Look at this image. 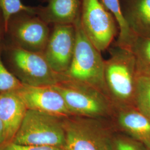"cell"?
I'll list each match as a JSON object with an SVG mask.
<instances>
[{"label": "cell", "instance_id": "277c9868", "mask_svg": "<svg viewBox=\"0 0 150 150\" xmlns=\"http://www.w3.org/2000/svg\"><path fill=\"white\" fill-rule=\"evenodd\" d=\"M7 60L12 73L22 84L54 86L64 78L52 69L43 53L32 52L16 45L7 50Z\"/></svg>", "mask_w": 150, "mask_h": 150}, {"label": "cell", "instance_id": "44dd1931", "mask_svg": "<svg viewBox=\"0 0 150 150\" xmlns=\"http://www.w3.org/2000/svg\"><path fill=\"white\" fill-rule=\"evenodd\" d=\"M0 150H64V148L50 146H33L17 144L12 142L0 146Z\"/></svg>", "mask_w": 150, "mask_h": 150}, {"label": "cell", "instance_id": "d6986e66", "mask_svg": "<svg viewBox=\"0 0 150 150\" xmlns=\"http://www.w3.org/2000/svg\"><path fill=\"white\" fill-rule=\"evenodd\" d=\"M2 49L0 43V93L15 91L22 85V83L6 66L2 59Z\"/></svg>", "mask_w": 150, "mask_h": 150}, {"label": "cell", "instance_id": "9a60e30c", "mask_svg": "<svg viewBox=\"0 0 150 150\" xmlns=\"http://www.w3.org/2000/svg\"><path fill=\"white\" fill-rule=\"evenodd\" d=\"M106 10L114 16L119 29L117 45L129 48L134 35L131 31L123 17L120 0H99Z\"/></svg>", "mask_w": 150, "mask_h": 150}, {"label": "cell", "instance_id": "2e32d148", "mask_svg": "<svg viewBox=\"0 0 150 150\" xmlns=\"http://www.w3.org/2000/svg\"><path fill=\"white\" fill-rule=\"evenodd\" d=\"M134 102L139 111L150 120V82L137 70Z\"/></svg>", "mask_w": 150, "mask_h": 150}, {"label": "cell", "instance_id": "5b68a950", "mask_svg": "<svg viewBox=\"0 0 150 150\" xmlns=\"http://www.w3.org/2000/svg\"><path fill=\"white\" fill-rule=\"evenodd\" d=\"M13 143L33 146H50L64 149L63 118L47 113L27 110Z\"/></svg>", "mask_w": 150, "mask_h": 150}, {"label": "cell", "instance_id": "3957f363", "mask_svg": "<svg viewBox=\"0 0 150 150\" xmlns=\"http://www.w3.org/2000/svg\"><path fill=\"white\" fill-rule=\"evenodd\" d=\"M63 97L72 116L101 119L112 112V101L96 88L64 79L53 86Z\"/></svg>", "mask_w": 150, "mask_h": 150}, {"label": "cell", "instance_id": "ba28073f", "mask_svg": "<svg viewBox=\"0 0 150 150\" xmlns=\"http://www.w3.org/2000/svg\"><path fill=\"white\" fill-rule=\"evenodd\" d=\"M6 33L10 35L17 46L43 53L51 31L48 24L38 16L21 13L11 18Z\"/></svg>", "mask_w": 150, "mask_h": 150}, {"label": "cell", "instance_id": "4fadbf2b", "mask_svg": "<svg viewBox=\"0 0 150 150\" xmlns=\"http://www.w3.org/2000/svg\"><path fill=\"white\" fill-rule=\"evenodd\" d=\"M119 126L132 139L150 146V120L138 109L131 106L119 107Z\"/></svg>", "mask_w": 150, "mask_h": 150}, {"label": "cell", "instance_id": "ac0fdd59", "mask_svg": "<svg viewBox=\"0 0 150 150\" xmlns=\"http://www.w3.org/2000/svg\"><path fill=\"white\" fill-rule=\"evenodd\" d=\"M138 63L150 70V36L135 35L129 47Z\"/></svg>", "mask_w": 150, "mask_h": 150}, {"label": "cell", "instance_id": "7c38bea8", "mask_svg": "<svg viewBox=\"0 0 150 150\" xmlns=\"http://www.w3.org/2000/svg\"><path fill=\"white\" fill-rule=\"evenodd\" d=\"M36 8V15L48 25H74L80 17V0H47Z\"/></svg>", "mask_w": 150, "mask_h": 150}, {"label": "cell", "instance_id": "52a82bcc", "mask_svg": "<svg viewBox=\"0 0 150 150\" xmlns=\"http://www.w3.org/2000/svg\"><path fill=\"white\" fill-rule=\"evenodd\" d=\"M80 19L83 31L95 47L101 52L108 48L117 35V22L100 1L82 0Z\"/></svg>", "mask_w": 150, "mask_h": 150}, {"label": "cell", "instance_id": "ffe728a7", "mask_svg": "<svg viewBox=\"0 0 150 150\" xmlns=\"http://www.w3.org/2000/svg\"><path fill=\"white\" fill-rule=\"evenodd\" d=\"M113 150H142L139 142L128 137L118 136L114 138Z\"/></svg>", "mask_w": 150, "mask_h": 150}, {"label": "cell", "instance_id": "6da1fadb", "mask_svg": "<svg viewBox=\"0 0 150 150\" xmlns=\"http://www.w3.org/2000/svg\"><path fill=\"white\" fill-rule=\"evenodd\" d=\"M105 61V80L111 101L119 107L134 101L137 61L131 49L116 45Z\"/></svg>", "mask_w": 150, "mask_h": 150}, {"label": "cell", "instance_id": "cb8c5ba5", "mask_svg": "<svg viewBox=\"0 0 150 150\" xmlns=\"http://www.w3.org/2000/svg\"><path fill=\"white\" fill-rule=\"evenodd\" d=\"M2 32H5V28H4V24L2 16V14L0 12V36H1V33Z\"/></svg>", "mask_w": 150, "mask_h": 150}, {"label": "cell", "instance_id": "5bb4252c", "mask_svg": "<svg viewBox=\"0 0 150 150\" xmlns=\"http://www.w3.org/2000/svg\"><path fill=\"white\" fill-rule=\"evenodd\" d=\"M124 19L135 35L150 36V0L120 1Z\"/></svg>", "mask_w": 150, "mask_h": 150}, {"label": "cell", "instance_id": "8fae6325", "mask_svg": "<svg viewBox=\"0 0 150 150\" xmlns=\"http://www.w3.org/2000/svg\"><path fill=\"white\" fill-rule=\"evenodd\" d=\"M27 110L16 90L0 93V118L5 129L6 142L13 139Z\"/></svg>", "mask_w": 150, "mask_h": 150}, {"label": "cell", "instance_id": "8992f818", "mask_svg": "<svg viewBox=\"0 0 150 150\" xmlns=\"http://www.w3.org/2000/svg\"><path fill=\"white\" fill-rule=\"evenodd\" d=\"M63 123L64 150H113L115 137L100 119L72 116Z\"/></svg>", "mask_w": 150, "mask_h": 150}, {"label": "cell", "instance_id": "30bf717a", "mask_svg": "<svg viewBox=\"0 0 150 150\" xmlns=\"http://www.w3.org/2000/svg\"><path fill=\"white\" fill-rule=\"evenodd\" d=\"M16 92L27 110L47 113L60 118L72 116L63 97L53 86H31L22 84Z\"/></svg>", "mask_w": 150, "mask_h": 150}, {"label": "cell", "instance_id": "d4e9b609", "mask_svg": "<svg viewBox=\"0 0 150 150\" xmlns=\"http://www.w3.org/2000/svg\"><path fill=\"white\" fill-rule=\"evenodd\" d=\"M147 150H150V146L148 147H147Z\"/></svg>", "mask_w": 150, "mask_h": 150}, {"label": "cell", "instance_id": "e0dca14e", "mask_svg": "<svg viewBox=\"0 0 150 150\" xmlns=\"http://www.w3.org/2000/svg\"><path fill=\"white\" fill-rule=\"evenodd\" d=\"M0 12L2 16L6 32L9 21L13 16L21 13L36 15V8L25 5L21 0H0Z\"/></svg>", "mask_w": 150, "mask_h": 150}, {"label": "cell", "instance_id": "603a6c76", "mask_svg": "<svg viewBox=\"0 0 150 150\" xmlns=\"http://www.w3.org/2000/svg\"><path fill=\"white\" fill-rule=\"evenodd\" d=\"M5 129L3 122L0 118V146L6 142Z\"/></svg>", "mask_w": 150, "mask_h": 150}, {"label": "cell", "instance_id": "9c48e42d", "mask_svg": "<svg viewBox=\"0 0 150 150\" xmlns=\"http://www.w3.org/2000/svg\"><path fill=\"white\" fill-rule=\"evenodd\" d=\"M51 31L43 55L54 71L64 75L70 67L75 50L74 25H56Z\"/></svg>", "mask_w": 150, "mask_h": 150}, {"label": "cell", "instance_id": "7402d4cb", "mask_svg": "<svg viewBox=\"0 0 150 150\" xmlns=\"http://www.w3.org/2000/svg\"><path fill=\"white\" fill-rule=\"evenodd\" d=\"M137 72L143 75L144 77H145L150 82V70L146 68L145 67L142 66V65L139 64L137 62Z\"/></svg>", "mask_w": 150, "mask_h": 150}, {"label": "cell", "instance_id": "7a4b0ae2", "mask_svg": "<svg viewBox=\"0 0 150 150\" xmlns=\"http://www.w3.org/2000/svg\"><path fill=\"white\" fill-rule=\"evenodd\" d=\"M80 18L74 24L75 50L70 67L64 76L71 80L92 86L109 97L105 80V61L101 52L85 33Z\"/></svg>", "mask_w": 150, "mask_h": 150}]
</instances>
